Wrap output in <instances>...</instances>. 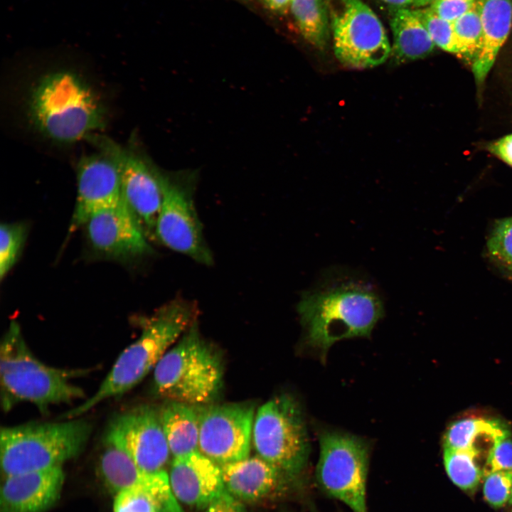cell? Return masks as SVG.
I'll list each match as a JSON object with an SVG mask.
<instances>
[{
	"mask_svg": "<svg viewBox=\"0 0 512 512\" xmlns=\"http://www.w3.org/2000/svg\"><path fill=\"white\" fill-rule=\"evenodd\" d=\"M223 363L215 347L200 334L195 321L154 368V393L193 405L213 402L223 383Z\"/></svg>",
	"mask_w": 512,
	"mask_h": 512,
	"instance_id": "cell-5",
	"label": "cell"
},
{
	"mask_svg": "<svg viewBox=\"0 0 512 512\" xmlns=\"http://www.w3.org/2000/svg\"><path fill=\"white\" fill-rule=\"evenodd\" d=\"M194 316L193 305L181 299L161 307L145 321L139 337L121 353L93 395L61 417H78L100 402L132 389L195 321Z\"/></svg>",
	"mask_w": 512,
	"mask_h": 512,
	"instance_id": "cell-2",
	"label": "cell"
},
{
	"mask_svg": "<svg viewBox=\"0 0 512 512\" xmlns=\"http://www.w3.org/2000/svg\"><path fill=\"white\" fill-rule=\"evenodd\" d=\"M102 154L116 165L121 180L122 200L147 237L155 238L163 191L161 173L140 156L112 140L93 139Z\"/></svg>",
	"mask_w": 512,
	"mask_h": 512,
	"instance_id": "cell-11",
	"label": "cell"
},
{
	"mask_svg": "<svg viewBox=\"0 0 512 512\" xmlns=\"http://www.w3.org/2000/svg\"><path fill=\"white\" fill-rule=\"evenodd\" d=\"M82 370L49 366L27 346L19 325L12 321L0 346L1 402L5 412L22 402L32 403L42 413L51 405L67 403L85 396L70 380Z\"/></svg>",
	"mask_w": 512,
	"mask_h": 512,
	"instance_id": "cell-4",
	"label": "cell"
},
{
	"mask_svg": "<svg viewBox=\"0 0 512 512\" xmlns=\"http://www.w3.org/2000/svg\"><path fill=\"white\" fill-rule=\"evenodd\" d=\"M169 478L177 500L198 508H206L225 491L220 466L198 450L174 457Z\"/></svg>",
	"mask_w": 512,
	"mask_h": 512,
	"instance_id": "cell-16",
	"label": "cell"
},
{
	"mask_svg": "<svg viewBox=\"0 0 512 512\" xmlns=\"http://www.w3.org/2000/svg\"><path fill=\"white\" fill-rule=\"evenodd\" d=\"M27 235L20 222L2 223L0 226V279L3 280L16 264Z\"/></svg>",
	"mask_w": 512,
	"mask_h": 512,
	"instance_id": "cell-28",
	"label": "cell"
},
{
	"mask_svg": "<svg viewBox=\"0 0 512 512\" xmlns=\"http://www.w3.org/2000/svg\"><path fill=\"white\" fill-rule=\"evenodd\" d=\"M291 11L303 38L323 50L330 34V21L326 0H292Z\"/></svg>",
	"mask_w": 512,
	"mask_h": 512,
	"instance_id": "cell-24",
	"label": "cell"
},
{
	"mask_svg": "<svg viewBox=\"0 0 512 512\" xmlns=\"http://www.w3.org/2000/svg\"><path fill=\"white\" fill-rule=\"evenodd\" d=\"M2 427L1 466L5 476L61 466L84 449L91 423L79 417Z\"/></svg>",
	"mask_w": 512,
	"mask_h": 512,
	"instance_id": "cell-6",
	"label": "cell"
},
{
	"mask_svg": "<svg viewBox=\"0 0 512 512\" xmlns=\"http://www.w3.org/2000/svg\"><path fill=\"white\" fill-rule=\"evenodd\" d=\"M480 449H454L444 448V464L451 481L466 491L476 489L484 475L477 459Z\"/></svg>",
	"mask_w": 512,
	"mask_h": 512,
	"instance_id": "cell-25",
	"label": "cell"
},
{
	"mask_svg": "<svg viewBox=\"0 0 512 512\" xmlns=\"http://www.w3.org/2000/svg\"><path fill=\"white\" fill-rule=\"evenodd\" d=\"M483 494L494 508L503 507L509 502L512 491V471H489L484 472Z\"/></svg>",
	"mask_w": 512,
	"mask_h": 512,
	"instance_id": "cell-31",
	"label": "cell"
},
{
	"mask_svg": "<svg viewBox=\"0 0 512 512\" xmlns=\"http://www.w3.org/2000/svg\"><path fill=\"white\" fill-rule=\"evenodd\" d=\"M486 149L493 155L512 166V134L486 144Z\"/></svg>",
	"mask_w": 512,
	"mask_h": 512,
	"instance_id": "cell-35",
	"label": "cell"
},
{
	"mask_svg": "<svg viewBox=\"0 0 512 512\" xmlns=\"http://www.w3.org/2000/svg\"><path fill=\"white\" fill-rule=\"evenodd\" d=\"M435 1H437V0H430L431 4L433 3V2H434Z\"/></svg>",
	"mask_w": 512,
	"mask_h": 512,
	"instance_id": "cell-39",
	"label": "cell"
},
{
	"mask_svg": "<svg viewBox=\"0 0 512 512\" xmlns=\"http://www.w3.org/2000/svg\"><path fill=\"white\" fill-rule=\"evenodd\" d=\"M100 469L108 488L116 494L143 485L151 473L139 468L125 453L110 445L100 458Z\"/></svg>",
	"mask_w": 512,
	"mask_h": 512,
	"instance_id": "cell-23",
	"label": "cell"
},
{
	"mask_svg": "<svg viewBox=\"0 0 512 512\" xmlns=\"http://www.w3.org/2000/svg\"><path fill=\"white\" fill-rule=\"evenodd\" d=\"M252 439L257 455L289 483L306 468L310 453L307 430L301 408L290 395L276 396L258 408Z\"/></svg>",
	"mask_w": 512,
	"mask_h": 512,
	"instance_id": "cell-7",
	"label": "cell"
},
{
	"mask_svg": "<svg viewBox=\"0 0 512 512\" xmlns=\"http://www.w3.org/2000/svg\"><path fill=\"white\" fill-rule=\"evenodd\" d=\"M205 512H247L243 502L225 490L206 508Z\"/></svg>",
	"mask_w": 512,
	"mask_h": 512,
	"instance_id": "cell-34",
	"label": "cell"
},
{
	"mask_svg": "<svg viewBox=\"0 0 512 512\" xmlns=\"http://www.w3.org/2000/svg\"><path fill=\"white\" fill-rule=\"evenodd\" d=\"M429 33L435 46L457 54L452 22L438 16L430 7L414 10Z\"/></svg>",
	"mask_w": 512,
	"mask_h": 512,
	"instance_id": "cell-30",
	"label": "cell"
},
{
	"mask_svg": "<svg viewBox=\"0 0 512 512\" xmlns=\"http://www.w3.org/2000/svg\"><path fill=\"white\" fill-rule=\"evenodd\" d=\"M337 59L354 68L377 66L391 48L378 16L361 0H326Z\"/></svg>",
	"mask_w": 512,
	"mask_h": 512,
	"instance_id": "cell-9",
	"label": "cell"
},
{
	"mask_svg": "<svg viewBox=\"0 0 512 512\" xmlns=\"http://www.w3.org/2000/svg\"><path fill=\"white\" fill-rule=\"evenodd\" d=\"M159 410L171 454L176 457L198 450V405L167 400Z\"/></svg>",
	"mask_w": 512,
	"mask_h": 512,
	"instance_id": "cell-21",
	"label": "cell"
},
{
	"mask_svg": "<svg viewBox=\"0 0 512 512\" xmlns=\"http://www.w3.org/2000/svg\"><path fill=\"white\" fill-rule=\"evenodd\" d=\"M297 312L307 344L324 359L341 339L367 337L384 315L382 297L368 279L347 272H332L304 292Z\"/></svg>",
	"mask_w": 512,
	"mask_h": 512,
	"instance_id": "cell-1",
	"label": "cell"
},
{
	"mask_svg": "<svg viewBox=\"0 0 512 512\" xmlns=\"http://www.w3.org/2000/svg\"><path fill=\"white\" fill-rule=\"evenodd\" d=\"M509 434L507 427L500 421L484 418L463 419L452 423L446 431L444 448H479L478 441L483 438L496 442Z\"/></svg>",
	"mask_w": 512,
	"mask_h": 512,
	"instance_id": "cell-22",
	"label": "cell"
},
{
	"mask_svg": "<svg viewBox=\"0 0 512 512\" xmlns=\"http://www.w3.org/2000/svg\"><path fill=\"white\" fill-rule=\"evenodd\" d=\"M476 0H437L430 8L441 18L454 22L466 14Z\"/></svg>",
	"mask_w": 512,
	"mask_h": 512,
	"instance_id": "cell-33",
	"label": "cell"
},
{
	"mask_svg": "<svg viewBox=\"0 0 512 512\" xmlns=\"http://www.w3.org/2000/svg\"><path fill=\"white\" fill-rule=\"evenodd\" d=\"M114 512H183L173 493L156 496L146 489L132 487L116 494Z\"/></svg>",
	"mask_w": 512,
	"mask_h": 512,
	"instance_id": "cell-26",
	"label": "cell"
},
{
	"mask_svg": "<svg viewBox=\"0 0 512 512\" xmlns=\"http://www.w3.org/2000/svg\"><path fill=\"white\" fill-rule=\"evenodd\" d=\"M482 26L481 49L472 63L475 82L480 88L492 68L512 26L511 0H478Z\"/></svg>",
	"mask_w": 512,
	"mask_h": 512,
	"instance_id": "cell-19",
	"label": "cell"
},
{
	"mask_svg": "<svg viewBox=\"0 0 512 512\" xmlns=\"http://www.w3.org/2000/svg\"><path fill=\"white\" fill-rule=\"evenodd\" d=\"M76 202L69 233L84 226L94 213L122 200L121 180L114 162L105 154L82 158L77 170Z\"/></svg>",
	"mask_w": 512,
	"mask_h": 512,
	"instance_id": "cell-15",
	"label": "cell"
},
{
	"mask_svg": "<svg viewBox=\"0 0 512 512\" xmlns=\"http://www.w3.org/2000/svg\"><path fill=\"white\" fill-rule=\"evenodd\" d=\"M484 472L512 471V439L511 434L496 441L490 448Z\"/></svg>",
	"mask_w": 512,
	"mask_h": 512,
	"instance_id": "cell-32",
	"label": "cell"
},
{
	"mask_svg": "<svg viewBox=\"0 0 512 512\" xmlns=\"http://www.w3.org/2000/svg\"><path fill=\"white\" fill-rule=\"evenodd\" d=\"M452 23L457 55L473 63L481 49L483 39L478 0L466 14Z\"/></svg>",
	"mask_w": 512,
	"mask_h": 512,
	"instance_id": "cell-27",
	"label": "cell"
},
{
	"mask_svg": "<svg viewBox=\"0 0 512 512\" xmlns=\"http://www.w3.org/2000/svg\"><path fill=\"white\" fill-rule=\"evenodd\" d=\"M225 490L242 502H257L276 494L289 482L260 456L220 466Z\"/></svg>",
	"mask_w": 512,
	"mask_h": 512,
	"instance_id": "cell-18",
	"label": "cell"
},
{
	"mask_svg": "<svg viewBox=\"0 0 512 512\" xmlns=\"http://www.w3.org/2000/svg\"><path fill=\"white\" fill-rule=\"evenodd\" d=\"M5 477L0 512H46L58 500L65 479L61 466Z\"/></svg>",
	"mask_w": 512,
	"mask_h": 512,
	"instance_id": "cell-17",
	"label": "cell"
},
{
	"mask_svg": "<svg viewBox=\"0 0 512 512\" xmlns=\"http://www.w3.org/2000/svg\"><path fill=\"white\" fill-rule=\"evenodd\" d=\"M392 8L407 9L409 6L420 7L430 5V0H380Z\"/></svg>",
	"mask_w": 512,
	"mask_h": 512,
	"instance_id": "cell-36",
	"label": "cell"
},
{
	"mask_svg": "<svg viewBox=\"0 0 512 512\" xmlns=\"http://www.w3.org/2000/svg\"><path fill=\"white\" fill-rule=\"evenodd\" d=\"M508 503H509L510 504H512V491H511V497H510V499H509V502H508Z\"/></svg>",
	"mask_w": 512,
	"mask_h": 512,
	"instance_id": "cell-38",
	"label": "cell"
},
{
	"mask_svg": "<svg viewBox=\"0 0 512 512\" xmlns=\"http://www.w3.org/2000/svg\"><path fill=\"white\" fill-rule=\"evenodd\" d=\"M29 114L36 127L59 142H73L105 124L102 102L77 73L62 70L43 76L33 88Z\"/></svg>",
	"mask_w": 512,
	"mask_h": 512,
	"instance_id": "cell-3",
	"label": "cell"
},
{
	"mask_svg": "<svg viewBox=\"0 0 512 512\" xmlns=\"http://www.w3.org/2000/svg\"><path fill=\"white\" fill-rule=\"evenodd\" d=\"M319 440L316 476L321 489L353 512H368V444L356 436L329 430L321 432Z\"/></svg>",
	"mask_w": 512,
	"mask_h": 512,
	"instance_id": "cell-8",
	"label": "cell"
},
{
	"mask_svg": "<svg viewBox=\"0 0 512 512\" xmlns=\"http://www.w3.org/2000/svg\"><path fill=\"white\" fill-rule=\"evenodd\" d=\"M487 249L490 257L512 273V217L497 221L491 233Z\"/></svg>",
	"mask_w": 512,
	"mask_h": 512,
	"instance_id": "cell-29",
	"label": "cell"
},
{
	"mask_svg": "<svg viewBox=\"0 0 512 512\" xmlns=\"http://www.w3.org/2000/svg\"><path fill=\"white\" fill-rule=\"evenodd\" d=\"M163 198L155 238L168 248L205 265L213 262L193 199V182L161 174Z\"/></svg>",
	"mask_w": 512,
	"mask_h": 512,
	"instance_id": "cell-10",
	"label": "cell"
},
{
	"mask_svg": "<svg viewBox=\"0 0 512 512\" xmlns=\"http://www.w3.org/2000/svg\"><path fill=\"white\" fill-rule=\"evenodd\" d=\"M511 512H512V511H511Z\"/></svg>",
	"mask_w": 512,
	"mask_h": 512,
	"instance_id": "cell-40",
	"label": "cell"
},
{
	"mask_svg": "<svg viewBox=\"0 0 512 512\" xmlns=\"http://www.w3.org/2000/svg\"><path fill=\"white\" fill-rule=\"evenodd\" d=\"M255 410L250 402L198 405V451L219 466L249 457Z\"/></svg>",
	"mask_w": 512,
	"mask_h": 512,
	"instance_id": "cell-12",
	"label": "cell"
},
{
	"mask_svg": "<svg viewBox=\"0 0 512 512\" xmlns=\"http://www.w3.org/2000/svg\"><path fill=\"white\" fill-rule=\"evenodd\" d=\"M263 4L270 11L279 14L286 12L292 0H261Z\"/></svg>",
	"mask_w": 512,
	"mask_h": 512,
	"instance_id": "cell-37",
	"label": "cell"
},
{
	"mask_svg": "<svg viewBox=\"0 0 512 512\" xmlns=\"http://www.w3.org/2000/svg\"><path fill=\"white\" fill-rule=\"evenodd\" d=\"M84 226L91 247L102 255L130 260L152 252L148 237L123 200L92 214Z\"/></svg>",
	"mask_w": 512,
	"mask_h": 512,
	"instance_id": "cell-14",
	"label": "cell"
},
{
	"mask_svg": "<svg viewBox=\"0 0 512 512\" xmlns=\"http://www.w3.org/2000/svg\"><path fill=\"white\" fill-rule=\"evenodd\" d=\"M390 25L393 34L392 56L396 63L429 55L435 44L414 10L391 8Z\"/></svg>",
	"mask_w": 512,
	"mask_h": 512,
	"instance_id": "cell-20",
	"label": "cell"
},
{
	"mask_svg": "<svg viewBox=\"0 0 512 512\" xmlns=\"http://www.w3.org/2000/svg\"><path fill=\"white\" fill-rule=\"evenodd\" d=\"M107 445L122 451L147 472L164 470L171 454L160 410L147 404L114 417L105 434Z\"/></svg>",
	"mask_w": 512,
	"mask_h": 512,
	"instance_id": "cell-13",
	"label": "cell"
}]
</instances>
